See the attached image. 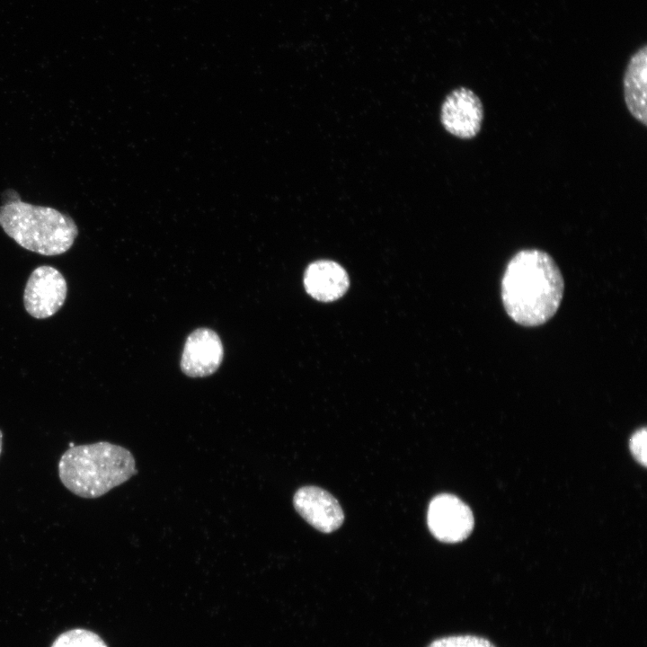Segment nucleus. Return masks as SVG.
<instances>
[{"label": "nucleus", "mask_w": 647, "mask_h": 647, "mask_svg": "<svg viewBox=\"0 0 647 647\" xmlns=\"http://www.w3.org/2000/svg\"><path fill=\"white\" fill-rule=\"evenodd\" d=\"M564 280L553 257L539 249H522L508 261L501 283L502 305L516 324L536 327L557 312Z\"/></svg>", "instance_id": "obj_1"}, {"label": "nucleus", "mask_w": 647, "mask_h": 647, "mask_svg": "<svg viewBox=\"0 0 647 647\" xmlns=\"http://www.w3.org/2000/svg\"><path fill=\"white\" fill-rule=\"evenodd\" d=\"M58 470L62 484L84 499L104 495L137 472L132 453L108 441L69 447L60 456Z\"/></svg>", "instance_id": "obj_2"}, {"label": "nucleus", "mask_w": 647, "mask_h": 647, "mask_svg": "<svg viewBox=\"0 0 647 647\" xmlns=\"http://www.w3.org/2000/svg\"><path fill=\"white\" fill-rule=\"evenodd\" d=\"M0 226L22 248L45 256L66 253L78 235V227L69 216L20 199L0 206Z\"/></svg>", "instance_id": "obj_3"}, {"label": "nucleus", "mask_w": 647, "mask_h": 647, "mask_svg": "<svg viewBox=\"0 0 647 647\" xmlns=\"http://www.w3.org/2000/svg\"><path fill=\"white\" fill-rule=\"evenodd\" d=\"M66 292V281L59 270L49 265L39 266L25 285L24 307L36 319L50 317L64 305Z\"/></svg>", "instance_id": "obj_4"}, {"label": "nucleus", "mask_w": 647, "mask_h": 647, "mask_svg": "<svg viewBox=\"0 0 647 647\" xmlns=\"http://www.w3.org/2000/svg\"><path fill=\"white\" fill-rule=\"evenodd\" d=\"M430 531L444 543H458L465 539L474 528L471 509L459 498L448 493L435 496L427 513Z\"/></svg>", "instance_id": "obj_5"}, {"label": "nucleus", "mask_w": 647, "mask_h": 647, "mask_svg": "<svg viewBox=\"0 0 647 647\" xmlns=\"http://www.w3.org/2000/svg\"><path fill=\"white\" fill-rule=\"evenodd\" d=\"M483 105L480 98L466 87L451 91L440 111V121L451 135L471 139L479 133L483 120Z\"/></svg>", "instance_id": "obj_6"}, {"label": "nucleus", "mask_w": 647, "mask_h": 647, "mask_svg": "<svg viewBox=\"0 0 647 647\" xmlns=\"http://www.w3.org/2000/svg\"><path fill=\"white\" fill-rule=\"evenodd\" d=\"M297 513L312 527L324 533L338 529L344 514L337 500L325 490L316 486H304L293 497Z\"/></svg>", "instance_id": "obj_7"}, {"label": "nucleus", "mask_w": 647, "mask_h": 647, "mask_svg": "<svg viewBox=\"0 0 647 647\" xmlns=\"http://www.w3.org/2000/svg\"><path fill=\"white\" fill-rule=\"evenodd\" d=\"M223 356V344L217 333L208 328H199L192 332L185 341L181 368L189 377H207L218 368Z\"/></svg>", "instance_id": "obj_8"}, {"label": "nucleus", "mask_w": 647, "mask_h": 647, "mask_svg": "<svg viewBox=\"0 0 647 647\" xmlns=\"http://www.w3.org/2000/svg\"><path fill=\"white\" fill-rule=\"evenodd\" d=\"M304 285L306 292L314 298L331 302L345 294L350 281L347 272L340 264L320 260L306 268Z\"/></svg>", "instance_id": "obj_9"}, {"label": "nucleus", "mask_w": 647, "mask_h": 647, "mask_svg": "<svg viewBox=\"0 0 647 647\" xmlns=\"http://www.w3.org/2000/svg\"><path fill=\"white\" fill-rule=\"evenodd\" d=\"M647 49H638L630 58L623 78L624 98L631 115L647 125L646 105Z\"/></svg>", "instance_id": "obj_10"}, {"label": "nucleus", "mask_w": 647, "mask_h": 647, "mask_svg": "<svg viewBox=\"0 0 647 647\" xmlns=\"http://www.w3.org/2000/svg\"><path fill=\"white\" fill-rule=\"evenodd\" d=\"M51 647H107V645L99 635L91 631L74 629L61 634Z\"/></svg>", "instance_id": "obj_11"}, {"label": "nucleus", "mask_w": 647, "mask_h": 647, "mask_svg": "<svg viewBox=\"0 0 647 647\" xmlns=\"http://www.w3.org/2000/svg\"><path fill=\"white\" fill-rule=\"evenodd\" d=\"M427 647H496L491 641L477 635H449L433 640Z\"/></svg>", "instance_id": "obj_12"}, {"label": "nucleus", "mask_w": 647, "mask_h": 647, "mask_svg": "<svg viewBox=\"0 0 647 647\" xmlns=\"http://www.w3.org/2000/svg\"><path fill=\"white\" fill-rule=\"evenodd\" d=\"M646 435V428L643 427L636 430L629 441V448L633 456L643 466L647 465Z\"/></svg>", "instance_id": "obj_13"}, {"label": "nucleus", "mask_w": 647, "mask_h": 647, "mask_svg": "<svg viewBox=\"0 0 647 647\" xmlns=\"http://www.w3.org/2000/svg\"><path fill=\"white\" fill-rule=\"evenodd\" d=\"M2 448H3V432H2V430H0V456H1V453H2Z\"/></svg>", "instance_id": "obj_14"}]
</instances>
